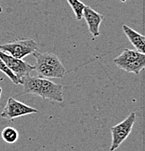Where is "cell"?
<instances>
[{
	"instance_id": "obj_17",
	"label": "cell",
	"mask_w": 145,
	"mask_h": 151,
	"mask_svg": "<svg viewBox=\"0 0 145 151\" xmlns=\"http://www.w3.org/2000/svg\"><path fill=\"white\" fill-rule=\"evenodd\" d=\"M120 1H125L126 0H120Z\"/></svg>"
},
{
	"instance_id": "obj_16",
	"label": "cell",
	"mask_w": 145,
	"mask_h": 151,
	"mask_svg": "<svg viewBox=\"0 0 145 151\" xmlns=\"http://www.w3.org/2000/svg\"><path fill=\"white\" fill-rule=\"evenodd\" d=\"M1 12H2V7H1V4H0V13H1Z\"/></svg>"
},
{
	"instance_id": "obj_18",
	"label": "cell",
	"mask_w": 145,
	"mask_h": 151,
	"mask_svg": "<svg viewBox=\"0 0 145 151\" xmlns=\"http://www.w3.org/2000/svg\"><path fill=\"white\" fill-rule=\"evenodd\" d=\"M58 151H61V150H58Z\"/></svg>"
},
{
	"instance_id": "obj_14",
	"label": "cell",
	"mask_w": 145,
	"mask_h": 151,
	"mask_svg": "<svg viewBox=\"0 0 145 151\" xmlns=\"http://www.w3.org/2000/svg\"><path fill=\"white\" fill-rule=\"evenodd\" d=\"M0 70L1 72L4 73L15 84H20V81L18 80V77L16 76L12 71L10 70V69L7 68V66L5 65L4 62H3L2 60L0 58Z\"/></svg>"
},
{
	"instance_id": "obj_6",
	"label": "cell",
	"mask_w": 145,
	"mask_h": 151,
	"mask_svg": "<svg viewBox=\"0 0 145 151\" xmlns=\"http://www.w3.org/2000/svg\"><path fill=\"white\" fill-rule=\"evenodd\" d=\"M39 97L42 99H48L58 103H62L64 101L63 86L56 84L48 78H42Z\"/></svg>"
},
{
	"instance_id": "obj_5",
	"label": "cell",
	"mask_w": 145,
	"mask_h": 151,
	"mask_svg": "<svg viewBox=\"0 0 145 151\" xmlns=\"http://www.w3.org/2000/svg\"><path fill=\"white\" fill-rule=\"evenodd\" d=\"M0 58L3 60L9 69L14 73L21 83L22 78L26 76L29 75L34 70V66L30 65L22 59H18L14 57L6 54L0 50Z\"/></svg>"
},
{
	"instance_id": "obj_11",
	"label": "cell",
	"mask_w": 145,
	"mask_h": 151,
	"mask_svg": "<svg viewBox=\"0 0 145 151\" xmlns=\"http://www.w3.org/2000/svg\"><path fill=\"white\" fill-rule=\"evenodd\" d=\"M33 55L35 58L36 63H42L58 68H65L59 58L53 53L39 52L36 51L33 53Z\"/></svg>"
},
{
	"instance_id": "obj_9",
	"label": "cell",
	"mask_w": 145,
	"mask_h": 151,
	"mask_svg": "<svg viewBox=\"0 0 145 151\" xmlns=\"http://www.w3.org/2000/svg\"><path fill=\"white\" fill-rule=\"evenodd\" d=\"M42 77L31 76L27 75L23 77L20 84L23 85V94H32L39 96L42 86Z\"/></svg>"
},
{
	"instance_id": "obj_12",
	"label": "cell",
	"mask_w": 145,
	"mask_h": 151,
	"mask_svg": "<svg viewBox=\"0 0 145 151\" xmlns=\"http://www.w3.org/2000/svg\"><path fill=\"white\" fill-rule=\"evenodd\" d=\"M19 134L15 128L11 127H5L1 132V137L3 140L8 144H13L18 139Z\"/></svg>"
},
{
	"instance_id": "obj_2",
	"label": "cell",
	"mask_w": 145,
	"mask_h": 151,
	"mask_svg": "<svg viewBox=\"0 0 145 151\" xmlns=\"http://www.w3.org/2000/svg\"><path fill=\"white\" fill-rule=\"evenodd\" d=\"M37 45L34 39L14 40L0 45V50L7 52L10 55L18 59H23L29 55L37 51Z\"/></svg>"
},
{
	"instance_id": "obj_8",
	"label": "cell",
	"mask_w": 145,
	"mask_h": 151,
	"mask_svg": "<svg viewBox=\"0 0 145 151\" xmlns=\"http://www.w3.org/2000/svg\"><path fill=\"white\" fill-rule=\"evenodd\" d=\"M34 68L38 76L45 78H63L66 72L65 68H58L42 63H36Z\"/></svg>"
},
{
	"instance_id": "obj_15",
	"label": "cell",
	"mask_w": 145,
	"mask_h": 151,
	"mask_svg": "<svg viewBox=\"0 0 145 151\" xmlns=\"http://www.w3.org/2000/svg\"><path fill=\"white\" fill-rule=\"evenodd\" d=\"M1 92H2V89H1V88L0 87V98H1Z\"/></svg>"
},
{
	"instance_id": "obj_7",
	"label": "cell",
	"mask_w": 145,
	"mask_h": 151,
	"mask_svg": "<svg viewBox=\"0 0 145 151\" xmlns=\"http://www.w3.org/2000/svg\"><path fill=\"white\" fill-rule=\"evenodd\" d=\"M83 18L86 20L87 23L88 30L94 37H98L100 34V28L101 23L104 20V16L99 12H96L94 9L86 5L83 11Z\"/></svg>"
},
{
	"instance_id": "obj_3",
	"label": "cell",
	"mask_w": 145,
	"mask_h": 151,
	"mask_svg": "<svg viewBox=\"0 0 145 151\" xmlns=\"http://www.w3.org/2000/svg\"><path fill=\"white\" fill-rule=\"evenodd\" d=\"M136 119V113L132 112L125 120L110 129L112 132V137L111 147L109 149L110 151H115L121 145V144L127 139L133 129Z\"/></svg>"
},
{
	"instance_id": "obj_1",
	"label": "cell",
	"mask_w": 145,
	"mask_h": 151,
	"mask_svg": "<svg viewBox=\"0 0 145 151\" xmlns=\"http://www.w3.org/2000/svg\"><path fill=\"white\" fill-rule=\"evenodd\" d=\"M115 64L119 68L128 73L138 75L145 67L144 53L137 50L125 49L117 58L114 60Z\"/></svg>"
},
{
	"instance_id": "obj_10",
	"label": "cell",
	"mask_w": 145,
	"mask_h": 151,
	"mask_svg": "<svg viewBox=\"0 0 145 151\" xmlns=\"http://www.w3.org/2000/svg\"><path fill=\"white\" fill-rule=\"evenodd\" d=\"M123 30L131 45L135 47L137 51L144 53L145 38L143 35L132 29L126 25H123Z\"/></svg>"
},
{
	"instance_id": "obj_4",
	"label": "cell",
	"mask_w": 145,
	"mask_h": 151,
	"mask_svg": "<svg viewBox=\"0 0 145 151\" xmlns=\"http://www.w3.org/2000/svg\"><path fill=\"white\" fill-rule=\"evenodd\" d=\"M37 113H38V111L36 108L20 103L12 97H10L1 113V117L12 121L15 118Z\"/></svg>"
},
{
	"instance_id": "obj_13",
	"label": "cell",
	"mask_w": 145,
	"mask_h": 151,
	"mask_svg": "<svg viewBox=\"0 0 145 151\" xmlns=\"http://www.w3.org/2000/svg\"><path fill=\"white\" fill-rule=\"evenodd\" d=\"M68 4L73 9L75 18L78 20H81L83 18V11L86 7V4L80 1V0H67Z\"/></svg>"
}]
</instances>
